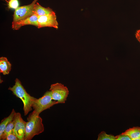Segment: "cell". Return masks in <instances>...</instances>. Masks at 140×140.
<instances>
[{
  "instance_id": "6da1fadb",
  "label": "cell",
  "mask_w": 140,
  "mask_h": 140,
  "mask_svg": "<svg viewBox=\"0 0 140 140\" xmlns=\"http://www.w3.org/2000/svg\"><path fill=\"white\" fill-rule=\"evenodd\" d=\"M26 122L24 140H31L35 135H38L44 131L42 119L39 115L31 113L27 118Z\"/></svg>"
},
{
  "instance_id": "7a4b0ae2",
  "label": "cell",
  "mask_w": 140,
  "mask_h": 140,
  "mask_svg": "<svg viewBox=\"0 0 140 140\" xmlns=\"http://www.w3.org/2000/svg\"><path fill=\"white\" fill-rule=\"evenodd\" d=\"M8 89L22 101L23 104L24 115H26L32 110V102L35 98L27 93L20 81L17 78L16 79L15 85L12 87H9Z\"/></svg>"
},
{
  "instance_id": "3957f363",
  "label": "cell",
  "mask_w": 140,
  "mask_h": 140,
  "mask_svg": "<svg viewBox=\"0 0 140 140\" xmlns=\"http://www.w3.org/2000/svg\"><path fill=\"white\" fill-rule=\"evenodd\" d=\"M52 100L50 91L46 92L42 97L39 99L35 98L32 103V107L34 110L31 113L39 115L42 111L58 104L57 101Z\"/></svg>"
},
{
  "instance_id": "277c9868",
  "label": "cell",
  "mask_w": 140,
  "mask_h": 140,
  "mask_svg": "<svg viewBox=\"0 0 140 140\" xmlns=\"http://www.w3.org/2000/svg\"><path fill=\"white\" fill-rule=\"evenodd\" d=\"M49 90L53 100L57 101L58 104L65 103L69 93L66 87L61 83H57L52 84Z\"/></svg>"
},
{
  "instance_id": "5b68a950",
  "label": "cell",
  "mask_w": 140,
  "mask_h": 140,
  "mask_svg": "<svg viewBox=\"0 0 140 140\" xmlns=\"http://www.w3.org/2000/svg\"><path fill=\"white\" fill-rule=\"evenodd\" d=\"M38 0H34L30 4L19 7L15 10L12 25L32 16L34 13L35 5Z\"/></svg>"
},
{
  "instance_id": "8992f818",
  "label": "cell",
  "mask_w": 140,
  "mask_h": 140,
  "mask_svg": "<svg viewBox=\"0 0 140 140\" xmlns=\"http://www.w3.org/2000/svg\"><path fill=\"white\" fill-rule=\"evenodd\" d=\"M15 125L13 131L19 140H24L26 122L22 118L20 113H16L14 118Z\"/></svg>"
},
{
  "instance_id": "52a82bcc",
  "label": "cell",
  "mask_w": 140,
  "mask_h": 140,
  "mask_svg": "<svg viewBox=\"0 0 140 140\" xmlns=\"http://www.w3.org/2000/svg\"><path fill=\"white\" fill-rule=\"evenodd\" d=\"M37 23L38 28L45 27L58 28V23L54 12L51 14L38 16Z\"/></svg>"
},
{
  "instance_id": "ba28073f",
  "label": "cell",
  "mask_w": 140,
  "mask_h": 140,
  "mask_svg": "<svg viewBox=\"0 0 140 140\" xmlns=\"http://www.w3.org/2000/svg\"><path fill=\"white\" fill-rule=\"evenodd\" d=\"M38 17L34 13L31 16L12 25V28L13 29L17 30L19 29L23 26L29 25H33L38 27Z\"/></svg>"
},
{
  "instance_id": "9c48e42d",
  "label": "cell",
  "mask_w": 140,
  "mask_h": 140,
  "mask_svg": "<svg viewBox=\"0 0 140 140\" xmlns=\"http://www.w3.org/2000/svg\"><path fill=\"white\" fill-rule=\"evenodd\" d=\"M121 134L128 136L132 140H140V127L130 128Z\"/></svg>"
},
{
  "instance_id": "30bf717a",
  "label": "cell",
  "mask_w": 140,
  "mask_h": 140,
  "mask_svg": "<svg viewBox=\"0 0 140 140\" xmlns=\"http://www.w3.org/2000/svg\"><path fill=\"white\" fill-rule=\"evenodd\" d=\"M54 12L49 7L45 8L42 6L38 3L35 4L34 9V13L38 16L52 13Z\"/></svg>"
},
{
  "instance_id": "8fae6325",
  "label": "cell",
  "mask_w": 140,
  "mask_h": 140,
  "mask_svg": "<svg viewBox=\"0 0 140 140\" xmlns=\"http://www.w3.org/2000/svg\"><path fill=\"white\" fill-rule=\"evenodd\" d=\"M11 64L5 57L0 58V72L5 75L9 74L11 68Z\"/></svg>"
},
{
  "instance_id": "7c38bea8",
  "label": "cell",
  "mask_w": 140,
  "mask_h": 140,
  "mask_svg": "<svg viewBox=\"0 0 140 140\" xmlns=\"http://www.w3.org/2000/svg\"><path fill=\"white\" fill-rule=\"evenodd\" d=\"M16 113L14 109H13L10 115L1 121L0 124V137L8 124L13 120Z\"/></svg>"
},
{
  "instance_id": "4fadbf2b",
  "label": "cell",
  "mask_w": 140,
  "mask_h": 140,
  "mask_svg": "<svg viewBox=\"0 0 140 140\" xmlns=\"http://www.w3.org/2000/svg\"><path fill=\"white\" fill-rule=\"evenodd\" d=\"M15 125V121L13 120L10 122L7 125L4 130L1 136L0 137V140H5L7 136L13 130Z\"/></svg>"
},
{
  "instance_id": "5bb4252c",
  "label": "cell",
  "mask_w": 140,
  "mask_h": 140,
  "mask_svg": "<svg viewBox=\"0 0 140 140\" xmlns=\"http://www.w3.org/2000/svg\"><path fill=\"white\" fill-rule=\"evenodd\" d=\"M97 140H116V138L114 135L107 134L105 132L102 131L98 135Z\"/></svg>"
},
{
  "instance_id": "9a60e30c",
  "label": "cell",
  "mask_w": 140,
  "mask_h": 140,
  "mask_svg": "<svg viewBox=\"0 0 140 140\" xmlns=\"http://www.w3.org/2000/svg\"><path fill=\"white\" fill-rule=\"evenodd\" d=\"M8 5L9 8L15 10L19 7V2L18 0H9Z\"/></svg>"
},
{
  "instance_id": "2e32d148",
  "label": "cell",
  "mask_w": 140,
  "mask_h": 140,
  "mask_svg": "<svg viewBox=\"0 0 140 140\" xmlns=\"http://www.w3.org/2000/svg\"><path fill=\"white\" fill-rule=\"evenodd\" d=\"M5 140H19L17 136L14 133L13 130L6 137Z\"/></svg>"
},
{
  "instance_id": "e0dca14e",
  "label": "cell",
  "mask_w": 140,
  "mask_h": 140,
  "mask_svg": "<svg viewBox=\"0 0 140 140\" xmlns=\"http://www.w3.org/2000/svg\"><path fill=\"white\" fill-rule=\"evenodd\" d=\"M116 140H132L128 135H123L121 134L115 136Z\"/></svg>"
},
{
  "instance_id": "ac0fdd59",
  "label": "cell",
  "mask_w": 140,
  "mask_h": 140,
  "mask_svg": "<svg viewBox=\"0 0 140 140\" xmlns=\"http://www.w3.org/2000/svg\"><path fill=\"white\" fill-rule=\"evenodd\" d=\"M135 35L137 39L140 43V30L137 31Z\"/></svg>"
}]
</instances>
